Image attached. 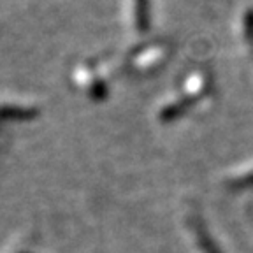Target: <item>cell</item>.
I'll list each match as a JSON object with an SVG mask.
<instances>
[{
  "label": "cell",
  "mask_w": 253,
  "mask_h": 253,
  "mask_svg": "<svg viewBox=\"0 0 253 253\" xmlns=\"http://www.w3.org/2000/svg\"><path fill=\"white\" fill-rule=\"evenodd\" d=\"M109 69L107 63L79 62L72 69V81L90 97H102L106 93V72Z\"/></svg>",
  "instance_id": "cell-1"
},
{
  "label": "cell",
  "mask_w": 253,
  "mask_h": 253,
  "mask_svg": "<svg viewBox=\"0 0 253 253\" xmlns=\"http://www.w3.org/2000/svg\"><path fill=\"white\" fill-rule=\"evenodd\" d=\"M169 58V47L166 44H150V46H141L137 51L132 55L130 67L139 74L144 72H155L162 67Z\"/></svg>",
  "instance_id": "cell-2"
},
{
  "label": "cell",
  "mask_w": 253,
  "mask_h": 253,
  "mask_svg": "<svg viewBox=\"0 0 253 253\" xmlns=\"http://www.w3.org/2000/svg\"><path fill=\"white\" fill-rule=\"evenodd\" d=\"M148 12L150 0H123L122 14L125 30L130 36H142L148 28Z\"/></svg>",
  "instance_id": "cell-3"
},
{
  "label": "cell",
  "mask_w": 253,
  "mask_h": 253,
  "mask_svg": "<svg viewBox=\"0 0 253 253\" xmlns=\"http://www.w3.org/2000/svg\"><path fill=\"white\" fill-rule=\"evenodd\" d=\"M208 84H210L208 74L197 71V72H192V74L186 76L185 88H183V90H185V93H190V95H201L208 90Z\"/></svg>",
  "instance_id": "cell-4"
},
{
  "label": "cell",
  "mask_w": 253,
  "mask_h": 253,
  "mask_svg": "<svg viewBox=\"0 0 253 253\" xmlns=\"http://www.w3.org/2000/svg\"><path fill=\"white\" fill-rule=\"evenodd\" d=\"M239 37L241 41H246V44H252L250 41L253 39V9H246L239 16Z\"/></svg>",
  "instance_id": "cell-5"
}]
</instances>
